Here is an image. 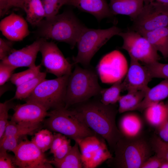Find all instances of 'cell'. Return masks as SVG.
Here are the masks:
<instances>
[{"instance_id":"f6af8a7d","label":"cell","mask_w":168,"mask_h":168,"mask_svg":"<svg viewBox=\"0 0 168 168\" xmlns=\"http://www.w3.org/2000/svg\"><path fill=\"white\" fill-rule=\"evenodd\" d=\"M9 0H0V16L4 15L9 9Z\"/></svg>"},{"instance_id":"ac0fdd59","label":"cell","mask_w":168,"mask_h":168,"mask_svg":"<svg viewBox=\"0 0 168 168\" xmlns=\"http://www.w3.org/2000/svg\"><path fill=\"white\" fill-rule=\"evenodd\" d=\"M144 0H110L109 4L113 15L128 16L133 21L143 8Z\"/></svg>"},{"instance_id":"7bdbcfd3","label":"cell","mask_w":168,"mask_h":168,"mask_svg":"<svg viewBox=\"0 0 168 168\" xmlns=\"http://www.w3.org/2000/svg\"><path fill=\"white\" fill-rule=\"evenodd\" d=\"M67 138L65 135L60 133L54 132L53 134V140L50 149V153L53 154L61 146Z\"/></svg>"},{"instance_id":"277c9868","label":"cell","mask_w":168,"mask_h":168,"mask_svg":"<svg viewBox=\"0 0 168 168\" xmlns=\"http://www.w3.org/2000/svg\"><path fill=\"white\" fill-rule=\"evenodd\" d=\"M153 151L150 143L139 137L123 136L117 142L114 156L107 160L110 166L119 168H141Z\"/></svg>"},{"instance_id":"f907efd6","label":"cell","mask_w":168,"mask_h":168,"mask_svg":"<svg viewBox=\"0 0 168 168\" xmlns=\"http://www.w3.org/2000/svg\"><path fill=\"white\" fill-rule=\"evenodd\" d=\"M168 105V100L167 101V103H166Z\"/></svg>"},{"instance_id":"7dc6e473","label":"cell","mask_w":168,"mask_h":168,"mask_svg":"<svg viewBox=\"0 0 168 168\" xmlns=\"http://www.w3.org/2000/svg\"><path fill=\"white\" fill-rule=\"evenodd\" d=\"M151 1H155L165 5H168V0H151Z\"/></svg>"},{"instance_id":"f1b7e54d","label":"cell","mask_w":168,"mask_h":168,"mask_svg":"<svg viewBox=\"0 0 168 168\" xmlns=\"http://www.w3.org/2000/svg\"><path fill=\"white\" fill-rule=\"evenodd\" d=\"M124 91L122 80L118 81L113 83L110 87L102 89L100 94V101L105 105L115 104L121 96L120 93Z\"/></svg>"},{"instance_id":"9c48e42d","label":"cell","mask_w":168,"mask_h":168,"mask_svg":"<svg viewBox=\"0 0 168 168\" xmlns=\"http://www.w3.org/2000/svg\"><path fill=\"white\" fill-rule=\"evenodd\" d=\"M118 35L123 40L122 48L127 51L130 58L144 64H150L160 59L158 51L145 37L138 32L130 29L125 32L121 31Z\"/></svg>"},{"instance_id":"d4e9b609","label":"cell","mask_w":168,"mask_h":168,"mask_svg":"<svg viewBox=\"0 0 168 168\" xmlns=\"http://www.w3.org/2000/svg\"><path fill=\"white\" fill-rule=\"evenodd\" d=\"M79 148L78 143L75 142L74 145L64 158L60 160L54 159L50 161V162L58 168H83L82 155Z\"/></svg>"},{"instance_id":"5bb4252c","label":"cell","mask_w":168,"mask_h":168,"mask_svg":"<svg viewBox=\"0 0 168 168\" xmlns=\"http://www.w3.org/2000/svg\"><path fill=\"white\" fill-rule=\"evenodd\" d=\"M44 39L41 38L32 44L19 50L12 52L1 62L17 68L21 67L30 68L36 66L35 61L37 54Z\"/></svg>"},{"instance_id":"74e56055","label":"cell","mask_w":168,"mask_h":168,"mask_svg":"<svg viewBox=\"0 0 168 168\" xmlns=\"http://www.w3.org/2000/svg\"><path fill=\"white\" fill-rule=\"evenodd\" d=\"M12 65L1 61L0 63V85L2 86L10 79L14 71L16 68Z\"/></svg>"},{"instance_id":"ffe728a7","label":"cell","mask_w":168,"mask_h":168,"mask_svg":"<svg viewBox=\"0 0 168 168\" xmlns=\"http://www.w3.org/2000/svg\"><path fill=\"white\" fill-rule=\"evenodd\" d=\"M168 97V79H165L152 88H150L141 103L134 111H143L147 107L162 101Z\"/></svg>"},{"instance_id":"60d3db41","label":"cell","mask_w":168,"mask_h":168,"mask_svg":"<svg viewBox=\"0 0 168 168\" xmlns=\"http://www.w3.org/2000/svg\"><path fill=\"white\" fill-rule=\"evenodd\" d=\"M11 42L0 38V59L2 61L6 58L13 51Z\"/></svg>"},{"instance_id":"603a6c76","label":"cell","mask_w":168,"mask_h":168,"mask_svg":"<svg viewBox=\"0 0 168 168\" xmlns=\"http://www.w3.org/2000/svg\"><path fill=\"white\" fill-rule=\"evenodd\" d=\"M103 141L96 135L75 141L78 143L79 146L83 168H87L93 156Z\"/></svg>"},{"instance_id":"8d00e7d4","label":"cell","mask_w":168,"mask_h":168,"mask_svg":"<svg viewBox=\"0 0 168 168\" xmlns=\"http://www.w3.org/2000/svg\"><path fill=\"white\" fill-rule=\"evenodd\" d=\"M12 106L9 101L0 103V139L3 136L5 129L9 122L8 111Z\"/></svg>"},{"instance_id":"e575fe53","label":"cell","mask_w":168,"mask_h":168,"mask_svg":"<svg viewBox=\"0 0 168 168\" xmlns=\"http://www.w3.org/2000/svg\"><path fill=\"white\" fill-rule=\"evenodd\" d=\"M150 144L156 155L168 161V142L163 141L157 135L152 138Z\"/></svg>"},{"instance_id":"d6a6232c","label":"cell","mask_w":168,"mask_h":168,"mask_svg":"<svg viewBox=\"0 0 168 168\" xmlns=\"http://www.w3.org/2000/svg\"><path fill=\"white\" fill-rule=\"evenodd\" d=\"M44 9L45 19L58 14L60 8L66 5L67 0H40Z\"/></svg>"},{"instance_id":"ee69618b","label":"cell","mask_w":168,"mask_h":168,"mask_svg":"<svg viewBox=\"0 0 168 168\" xmlns=\"http://www.w3.org/2000/svg\"><path fill=\"white\" fill-rule=\"evenodd\" d=\"M156 128L157 136L163 141L168 142V119Z\"/></svg>"},{"instance_id":"7a4b0ae2","label":"cell","mask_w":168,"mask_h":168,"mask_svg":"<svg viewBox=\"0 0 168 168\" xmlns=\"http://www.w3.org/2000/svg\"><path fill=\"white\" fill-rule=\"evenodd\" d=\"M37 27V34L41 38L65 42L72 49L86 27L71 11L45 18Z\"/></svg>"},{"instance_id":"b9f144b4","label":"cell","mask_w":168,"mask_h":168,"mask_svg":"<svg viewBox=\"0 0 168 168\" xmlns=\"http://www.w3.org/2000/svg\"><path fill=\"white\" fill-rule=\"evenodd\" d=\"M164 161L155 155L149 158L143 163L141 168H160Z\"/></svg>"},{"instance_id":"8992f818","label":"cell","mask_w":168,"mask_h":168,"mask_svg":"<svg viewBox=\"0 0 168 168\" xmlns=\"http://www.w3.org/2000/svg\"><path fill=\"white\" fill-rule=\"evenodd\" d=\"M122 31L115 26L101 29L88 28L83 30L77 43L78 52L73 59L74 64L88 66L93 56L110 39Z\"/></svg>"},{"instance_id":"6da1fadb","label":"cell","mask_w":168,"mask_h":168,"mask_svg":"<svg viewBox=\"0 0 168 168\" xmlns=\"http://www.w3.org/2000/svg\"><path fill=\"white\" fill-rule=\"evenodd\" d=\"M75 109L82 121L91 129L102 137L114 151L123 136L117 127L116 117L117 110L114 105H105L100 101L81 103Z\"/></svg>"},{"instance_id":"ba28073f","label":"cell","mask_w":168,"mask_h":168,"mask_svg":"<svg viewBox=\"0 0 168 168\" xmlns=\"http://www.w3.org/2000/svg\"><path fill=\"white\" fill-rule=\"evenodd\" d=\"M131 30L140 34L168 26V5L155 1L145 2L141 11L133 21Z\"/></svg>"},{"instance_id":"f35d334b","label":"cell","mask_w":168,"mask_h":168,"mask_svg":"<svg viewBox=\"0 0 168 168\" xmlns=\"http://www.w3.org/2000/svg\"><path fill=\"white\" fill-rule=\"evenodd\" d=\"M72 147L70 139L67 138L61 146L53 153L54 159L58 161L63 159L68 153Z\"/></svg>"},{"instance_id":"e0dca14e","label":"cell","mask_w":168,"mask_h":168,"mask_svg":"<svg viewBox=\"0 0 168 168\" xmlns=\"http://www.w3.org/2000/svg\"><path fill=\"white\" fill-rule=\"evenodd\" d=\"M66 5L89 13L99 21L113 15L106 0H67Z\"/></svg>"},{"instance_id":"44dd1931","label":"cell","mask_w":168,"mask_h":168,"mask_svg":"<svg viewBox=\"0 0 168 168\" xmlns=\"http://www.w3.org/2000/svg\"><path fill=\"white\" fill-rule=\"evenodd\" d=\"M140 34L161 54L164 59L168 58V26Z\"/></svg>"},{"instance_id":"52a82bcc","label":"cell","mask_w":168,"mask_h":168,"mask_svg":"<svg viewBox=\"0 0 168 168\" xmlns=\"http://www.w3.org/2000/svg\"><path fill=\"white\" fill-rule=\"evenodd\" d=\"M70 75L56 78L44 79L31 95L25 99L26 102L36 103L47 111L64 107L67 83Z\"/></svg>"},{"instance_id":"4fadbf2b","label":"cell","mask_w":168,"mask_h":168,"mask_svg":"<svg viewBox=\"0 0 168 168\" xmlns=\"http://www.w3.org/2000/svg\"><path fill=\"white\" fill-rule=\"evenodd\" d=\"M152 79L145 65L130 58V65L122 83L124 91H148V85Z\"/></svg>"},{"instance_id":"cb8c5ba5","label":"cell","mask_w":168,"mask_h":168,"mask_svg":"<svg viewBox=\"0 0 168 168\" xmlns=\"http://www.w3.org/2000/svg\"><path fill=\"white\" fill-rule=\"evenodd\" d=\"M22 9L25 12L26 20L33 26H37L45 18L44 9L40 0H26Z\"/></svg>"},{"instance_id":"c3c4849f","label":"cell","mask_w":168,"mask_h":168,"mask_svg":"<svg viewBox=\"0 0 168 168\" xmlns=\"http://www.w3.org/2000/svg\"><path fill=\"white\" fill-rule=\"evenodd\" d=\"M160 168H168V161L164 160Z\"/></svg>"},{"instance_id":"4316f807","label":"cell","mask_w":168,"mask_h":168,"mask_svg":"<svg viewBox=\"0 0 168 168\" xmlns=\"http://www.w3.org/2000/svg\"><path fill=\"white\" fill-rule=\"evenodd\" d=\"M46 72H40L33 79L16 87L15 95L12 100H25L28 97L38 85L45 79Z\"/></svg>"},{"instance_id":"d6986e66","label":"cell","mask_w":168,"mask_h":168,"mask_svg":"<svg viewBox=\"0 0 168 168\" xmlns=\"http://www.w3.org/2000/svg\"><path fill=\"white\" fill-rule=\"evenodd\" d=\"M141 118L137 114L129 113L123 115L119 123V129L123 136L129 138L140 137L143 128Z\"/></svg>"},{"instance_id":"836d02e7","label":"cell","mask_w":168,"mask_h":168,"mask_svg":"<svg viewBox=\"0 0 168 168\" xmlns=\"http://www.w3.org/2000/svg\"><path fill=\"white\" fill-rule=\"evenodd\" d=\"M147 68L151 78L168 79V63L157 61L148 64H144Z\"/></svg>"},{"instance_id":"ab89813d","label":"cell","mask_w":168,"mask_h":168,"mask_svg":"<svg viewBox=\"0 0 168 168\" xmlns=\"http://www.w3.org/2000/svg\"><path fill=\"white\" fill-rule=\"evenodd\" d=\"M7 151L0 149V168H14L16 165L14 156L8 154Z\"/></svg>"},{"instance_id":"4dcf8cb0","label":"cell","mask_w":168,"mask_h":168,"mask_svg":"<svg viewBox=\"0 0 168 168\" xmlns=\"http://www.w3.org/2000/svg\"><path fill=\"white\" fill-rule=\"evenodd\" d=\"M41 64L29 68L25 71L13 74L10 80L16 87L35 77L41 72Z\"/></svg>"},{"instance_id":"5b68a950","label":"cell","mask_w":168,"mask_h":168,"mask_svg":"<svg viewBox=\"0 0 168 168\" xmlns=\"http://www.w3.org/2000/svg\"><path fill=\"white\" fill-rule=\"evenodd\" d=\"M44 124L50 131L60 133L75 141L96 134L81 119L75 109L62 107L48 112Z\"/></svg>"},{"instance_id":"484cf974","label":"cell","mask_w":168,"mask_h":168,"mask_svg":"<svg viewBox=\"0 0 168 168\" xmlns=\"http://www.w3.org/2000/svg\"><path fill=\"white\" fill-rule=\"evenodd\" d=\"M148 91H128L126 94L121 96L118 101L119 104L118 112L121 114L134 111L143 100Z\"/></svg>"},{"instance_id":"681fc988","label":"cell","mask_w":168,"mask_h":168,"mask_svg":"<svg viewBox=\"0 0 168 168\" xmlns=\"http://www.w3.org/2000/svg\"><path fill=\"white\" fill-rule=\"evenodd\" d=\"M144 2L147 1L151 2V0H144Z\"/></svg>"},{"instance_id":"bcb514c9","label":"cell","mask_w":168,"mask_h":168,"mask_svg":"<svg viewBox=\"0 0 168 168\" xmlns=\"http://www.w3.org/2000/svg\"><path fill=\"white\" fill-rule=\"evenodd\" d=\"M26 0H9V7H19L22 9L23 3Z\"/></svg>"},{"instance_id":"2e32d148","label":"cell","mask_w":168,"mask_h":168,"mask_svg":"<svg viewBox=\"0 0 168 168\" xmlns=\"http://www.w3.org/2000/svg\"><path fill=\"white\" fill-rule=\"evenodd\" d=\"M0 30L3 35L11 41L22 40L30 33L26 21L14 13L1 20Z\"/></svg>"},{"instance_id":"9a60e30c","label":"cell","mask_w":168,"mask_h":168,"mask_svg":"<svg viewBox=\"0 0 168 168\" xmlns=\"http://www.w3.org/2000/svg\"><path fill=\"white\" fill-rule=\"evenodd\" d=\"M14 110L11 121L17 123L40 124L48 113L42 106L32 102L17 105Z\"/></svg>"},{"instance_id":"1f68e13d","label":"cell","mask_w":168,"mask_h":168,"mask_svg":"<svg viewBox=\"0 0 168 168\" xmlns=\"http://www.w3.org/2000/svg\"><path fill=\"white\" fill-rule=\"evenodd\" d=\"M112 157V155L104 140L93 156L87 168H96Z\"/></svg>"},{"instance_id":"30bf717a","label":"cell","mask_w":168,"mask_h":168,"mask_svg":"<svg viewBox=\"0 0 168 168\" xmlns=\"http://www.w3.org/2000/svg\"><path fill=\"white\" fill-rule=\"evenodd\" d=\"M97 72L104 83L122 80L128 70L127 60L119 51L114 50L104 56L96 67Z\"/></svg>"},{"instance_id":"3957f363","label":"cell","mask_w":168,"mask_h":168,"mask_svg":"<svg viewBox=\"0 0 168 168\" xmlns=\"http://www.w3.org/2000/svg\"><path fill=\"white\" fill-rule=\"evenodd\" d=\"M75 65L68 80L65 100L66 108L100 94L102 89L99 83L96 72Z\"/></svg>"},{"instance_id":"f546056e","label":"cell","mask_w":168,"mask_h":168,"mask_svg":"<svg viewBox=\"0 0 168 168\" xmlns=\"http://www.w3.org/2000/svg\"><path fill=\"white\" fill-rule=\"evenodd\" d=\"M53 134L49 129H43L35 133L31 141L43 152L50 149Z\"/></svg>"},{"instance_id":"8fae6325","label":"cell","mask_w":168,"mask_h":168,"mask_svg":"<svg viewBox=\"0 0 168 168\" xmlns=\"http://www.w3.org/2000/svg\"><path fill=\"white\" fill-rule=\"evenodd\" d=\"M12 152L15 164L19 168H53L44 152L27 139L21 141Z\"/></svg>"},{"instance_id":"d590c367","label":"cell","mask_w":168,"mask_h":168,"mask_svg":"<svg viewBox=\"0 0 168 168\" xmlns=\"http://www.w3.org/2000/svg\"><path fill=\"white\" fill-rule=\"evenodd\" d=\"M26 135L19 134L8 137L0 140V149L12 152L17 147L20 140Z\"/></svg>"},{"instance_id":"83f0119b","label":"cell","mask_w":168,"mask_h":168,"mask_svg":"<svg viewBox=\"0 0 168 168\" xmlns=\"http://www.w3.org/2000/svg\"><path fill=\"white\" fill-rule=\"evenodd\" d=\"M40 124L17 123L9 121L3 136L0 140L7 137L19 134H31L40 127Z\"/></svg>"},{"instance_id":"7c38bea8","label":"cell","mask_w":168,"mask_h":168,"mask_svg":"<svg viewBox=\"0 0 168 168\" xmlns=\"http://www.w3.org/2000/svg\"><path fill=\"white\" fill-rule=\"evenodd\" d=\"M40 52L42 57L41 64L47 72L57 77L71 74L72 65L65 58L57 45L53 42H48L44 39Z\"/></svg>"},{"instance_id":"7402d4cb","label":"cell","mask_w":168,"mask_h":168,"mask_svg":"<svg viewBox=\"0 0 168 168\" xmlns=\"http://www.w3.org/2000/svg\"><path fill=\"white\" fill-rule=\"evenodd\" d=\"M143 111L147 123L156 128L168 119V105L163 102L150 106Z\"/></svg>"}]
</instances>
